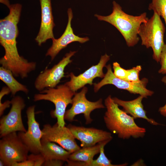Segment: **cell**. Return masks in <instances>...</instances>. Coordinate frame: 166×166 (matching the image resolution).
<instances>
[{"instance_id":"19","label":"cell","mask_w":166,"mask_h":166,"mask_svg":"<svg viewBox=\"0 0 166 166\" xmlns=\"http://www.w3.org/2000/svg\"><path fill=\"white\" fill-rule=\"evenodd\" d=\"M42 148L40 153L45 160H57L66 161L70 153L55 143L41 140Z\"/></svg>"},{"instance_id":"2","label":"cell","mask_w":166,"mask_h":166,"mask_svg":"<svg viewBox=\"0 0 166 166\" xmlns=\"http://www.w3.org/2000/svg\"><path fill=\"white\" fill-rule=\"evenodd\" d=\"M104 104L107 110L104 116V121L107 128L111 132L123 139L144 136L145 128L138 126L132 117L121 109L111 95L105 99Z\"/></svg>"},{"instance_id":"31","label":"cell","mask_w":166,"mask_h":166,"mask_svg":"<svg viewBox=\"0 0 166 166\" xmlns=\"http://www.w3.org/2000/svg\"><path fill=\"white\" fill-rule=\"evenodd\" d=\"M138 163H139V164H138L137 165H143L144 164V163L143 162L142 160H139L136 162L135 163H134L132 165L135 166L136 164Z\"/></svg>"},{"instance_id":"15","label":"cell","mask_w":166,"mask_h":166,"mask_svg":"<svg viewBox=\"0 0 166 166\" xmlns=\"http://www.w3.org/2000/svg\"><path fill=\"white\" fill-rule=\"evenodd\" d=\"M67 13L68 22L64 32L60 38L52 39V44L46 54V56L51 57V61L62 49L66 47L69 44L75 42L83 43L89 40L87 37H80L74 34L71 25L73 17L71 8L68 9Z\"/></svg>"},{"instance_id":"7","label":"cell","mask_w":166,"mask_h":166,"mask_svg":"<svg viewBox=\"0 0 166 166\" xmlns=\"http://www.w3.org/2000/svg\"><path fill=\"white\" fill-rule=\"evenodd\" d=\"M107 71L103 79L97 83L94 84V90L97 92L102 86L108 84L114 85L117 88L125 90L131 93L139 94L144 98L152 96L154 92L146 88L148 79L143 78L139 83H134L120 79L117 77L112 71L110 64L106 65Z\"/></svg>"},{"instance_id":"3","label":"cell","mask_w":166,"mask_h":166,"mask_svg":"<svg viewBox=\"0 0 166 166\" xmlns=\"http://www.w3.org/2000/svg\"><path fill=\"white\" fill-rule=\"evenodd\" d=\"M113 5L112 12L109 15L95 14V16L98 20L106 22L116 27L124 37L128 46H134L140 40L138 33L140 25L148 18L146 13L134 16L124 12L115 1L113 2Z\"/></svg>"},{"instance_id":"18","label":"cell","mask_w":166,"mask_h":166,"mask_svg":"<svg viewBox=\"0 0 166 166\" xmlns=\"http://www.w3.org/2000/svg\"><path fill=\"white\" fill-rule=\"evenodd\" d=\"M144 97L140 95L136 98L131 101H125L114 97L113 99L119 106L122 107L124 110L134 119L142 118L146 120L151 124L157 125L160 124L152 119L149 118L144 110L142 101Z\"/></svg>"},{"instance_id":"8","label":"cell","mask_w":166,"mask_h":166,"mask_svg":"<svg viewBox=\"0 0 166 166\" xmlns=\"http://www.w3.org/2000/svg\"><path fill=\"white\" fill-rule=\"evenodd\" d=\"M87 91V88L84 86L80 92L76 93L72 99L71 108L66 111L64 116L65 120L72 122L74 120V118L77 115L83 114L85 124H89L93 121L90 116L92 111L97 109L105 108L101 98L95 102L88 100L86 97Z\"/></svg>"},{"instance_id":"21","label":"cell","mask_w":166,"mask_h":166,"mask_svg":"<svg viewBox=\"0 0 166 166\" xmlns=\"http://www.w3.org/2000/svg\"><path fill=\"white\" fill-rule=\"evenodd\" d=\"M106 145L104 144L101 146L98 157L93 160L87 166H126L128 165L127 163L119 164H112L111 161L108 159L104 152V147Z\"/></svg>"},{"instance_id":"32","label":"cell","mask_w":166,"mask_h":166,"mask_svg":"<svg viewBox=\"0 0 166 166\" xmlns=\"http://www.w3.org/2000/svg\"><path fill=\"white\" fill-rule=\"evenodd\" d=\"M5 166V164L4 162L2 160L0 159V166Z\"/></svg>"},{"instance_id":"20","label":"cell","mask_w":166,"mask_h":166,"mask_svg":"<svg viewBox=\"0 0 166 166\" xmlns=\"http://www.w3.org/2000/svg\"><path fill=\"white\" fill-rule=\"evenodd\" d=\"M0 79L10 89L12 95L14 96L19 91L26 94L29 92L27 87L18 81L10 70L2 66L0 67Z\"/></svg>"},{"instance_id":"24","label":"cell","mask_w":166,"mask_h":166,"mask_svg":"<svg viewBox=\"0 0 166 166\" xmlns=\"http://www.w3.org/2000/svg\"><path fill=\"white\" fill-rule=\"evenodd\" d=\"M113 68L114 74L117 78L124 81H126L127 71L121 67L120 64L117 62L113 63Z\"/></svg>"},{"instance_id":"26","label":"cell","mask_w":166,"mask_h":166,"mask_svg":"<svg viewBox=\"0 0 166 166\" xmlns=\"http://www.w3.org/2000/svg\"><path fill=\"white\" fill-rule=\"evenodd\" d=\"M27 159L32 160L34 163V166H41L43 165L45 160L41 154L31 153L28 155Z\"/></svg>"},{"instance_id":"28","label":"cell","mask_w":166,"mask_h":166,"mask_svg":"<svg viewBox=\"0 0 166 166\" xmlns=\"http://www.w3.org/2000/svg\"><path fill=\"white\" fill-rule=\"evenodd\" d=\"M12 166H34V163L32 160L27 159L22 162L13 163Z\"/></svg>"},{"instance_id":"4","label":"cell","mask_w":166,"mask_h":166,"mask_svg":"<svg viewBox=\"0 0 166 166\" xmlns=\"http://www.w3.org/2000/svg\"><path fill=\"white\" fill-rule=\"evenodd\" d=\"M165 27L160 16L155 12L150 18L141 24L138 31L141 45L147 48H152L153 58L158 63L160 62L161 51L165 44Z\"/></svg>"},{"instance_id":"11","label":"cell","mask_w":166,"mask_h":166,"mask_svg":"<svg viewBox=\"0 0 166 166\" xmlns=\"http://www.w3.org/2000/svg\"><path fill=\"white\" fill-rule=\"evenodd\" d=\"M35 105L30 106L26 111L28 129L26 132H19V137L31 153H40L42 148L41 140L44 134L39 124L35 118Z\"/></svg>"},{"instance_id":"16","label":"cell","mask_w":166,"mask_h":166,"mask_svg":"<svg viewBox=\"0 0 166 166\" xmlns=\"http://www.w3.org/2000/svg\"><path fill=\"white\" fill-rule=\"evenodd\" d=\"M41 10L40 29L35 40L39 46L50 39L54 38L53 30L55 24L52 14L51 0H39Z\"/></svg>"},{"instance_id":"25","label":"cell","mask_w":166,"mask_h":166,"mask_svg":"<svg viewBox=\"0 0 166 166\" xmlns=\"http://www.w3.org/2000/svg\"><path fill=\"white\" fill-rule=\"evenodd\" d=\"M161 67L159 73L166 75V44H165L162 50L159 62Z\"/></svg>"},{"instance_id":"22","label":"cell","mask_w":166,"mask_h":166,"mask_svg":"<svg viewBox=\"0 0 166 166\" xmlns=\"http://www.w3.org/2000/svg\"><path fill=\"white\" fill-rule=\"evenodd\" d=\"M148 9L153 10L164 20L166 26V0H152Z\"/></svg>"},{"instance_id":"13","label":"cell","mask_w":166,"mask_h":166,"mask_svg":"<svg viewBox=\"0 0 166 166\" xmlns=\"http://www.w3.org/2000/svg\"><path fill=\"white\" fill-rule=\"evenodd\" d=\"M110 57L106 53L101 56L98 64L92 66L77 76H75L72 73H70L69 76L70 79L65 84L76 92L87 84L90 85L94 84L93 81L94 79L97 77L102 78L104 77L105 74L103 72V69L106 66L107 62L110 59Z\"/></svg>"},{"instance_id":"1","label":"cell","mask_w":166,"mask_h":166,"mask_svg":"<svg viewBox=\"0 0 166 166\" xmlns=\"http://www.w3.org/2000/svg\"><path fill=\"white\" fill-rule=\"evenodd\" d=\"M8 15L0 20V43L5 54L0 59L2 66L10 70L14 76L22 79L34 70L36 63L29 62L20 56L18 52L16 38L18 34L17 25L21 15L22 6L19 3L9 4Z\"/></svg>"},{"instance_id":"23","label":"cell","mask_w":166,"mask_h":166,"mask_svg":"<svg viewBox=\"0 0 166 166\" xmlns=\"http://www.w3.org/2000/svg\"><path fill=\"white\" fill-rule=\"evenodd\" d=\"M141 69L142 67L140 65L127 69L126 81L134 83L140 82L141 80L139 78V74Z\"/></svg>"},{"instance_id":"29","label":"cell","mask_w":166,"mask_h":166,"mask_svg":"<svg viewBox=\"0 0 166 166\" xmlns=\"http://www.w3.org/2000/svg\"><path fill=\"white\" fill-rule=\"evenodd\" d=\"M11 101L7 100L4 103H2L0 101V116H2L5 110L10 107L11 105Z\"/></svg>"},{"instance_id":"27","label":"cell","mask_w":166,"mask_h":166,"mask_svg":"<svg viewBox=\"0 0 166 166\" xmlns=\"http://www.w3.org/2000/svg\"><path fill=\"white\" fill-rule=\"evenodd\" d=\"M63 161L57 160H45L43 166H61L64 164Z\"/></svg>"},{"instance_id":"5","label":"cell","mask_w":166,"mask_h":166,"mask_svg":"<svg viewBox=\"0 0 166 166\" xmlns=\"http://www.w3.org/2000/svg\"><path fill=\"white\" fill-rule=\"evenodd\" d=\"M75 93L64 84L57 86L56 88L44 89L34 95V101L43 100L53 103L55 109L51 112V115L57 119L59 126L63 127L65 124L64 116L66 108L68 105L72 104L73 97Z\"/></svg>"},{"instance_id":"10","label":"cell","mask_w":166,"mask_h":166,"mask_svg":"<svg viewBox=\"0 0 166 166\" xmlns=\"http://www.w3.org/2000/svg\"><path fill=\"white\" fill-rule=\"evenodd\" d=\"M11 103L9 112L0 120L1 138L11 132L26 131L22 117V111L26 105L24 100L19 96H14Z\"/></svg>"},{"instance_id":"12","label":"cell","mask_w":166,"mask_h":166,"mask_svg":"<svg viewBox=\"0 0 166 166\" xmlns=\"http://www.w3.org/2000/svg\"><path fill=\"white\" fill-rule=\"evenodd\" d=\"M42 130L44 134L42 140L57 143L70 153L80 148L67 126H59L57 123L52 126L46 124Z\"/></svg>"},{"instance_id":"9","label":"cell","mask_w":166,"mask_h":166,"mask_svg":"<svg viewBox=\"0 0 166 166\" xmlns=\"http://www.w3.org/2000/svg\"><path fill=\"white\" fill-rule=\"evenodd\" d=\"M76 52L70 51L66 53L62 60L52 68L46 69L41 72L34 82L36 89L40 92L47 88H55L61 79L65 77V68L72 62L70 58Z\"/></svg>"},{"instance_id":"30","label":"cell","mask_w":166,"mask_h":166,"mask_svg":"<svg viewBox=\"0 0 166 166\" xmlns=\"http://www.w3.org/2000/svg\"><path fill=\"white\" fill-rule=\"evenodd\" d=\"M161 81L162 82L166 84V76H164L162 78ZM158 111L161 115L166 117V103L163 106L160 107Z\"/></svg>"},{"instance_id":"14","label":"cell","mask_w":166,"mask_h":166,"mask_svg":"<svg viewBox=\"0 0 166 166\" xmlns=\"http://www.w3.org/2000/svg\"><path fill=\"white\" fill-rule=\"evenodd\" d=\"M67 126L75 139L80 142L82 148L94 146L104 141L110 142L113 139L110 132L103 130L77 126L71 124Z\"/></svg>"},{"instance_id":"17","label":"cell","mask_w":166,"mask_h":166,"mask_svg":"<svg viewBox=\"0 0 166 166\" xmlns=\"http://www.w3.org/2000/svg\"><path fill=\"white\" fill-rule=\"evenodd\" d=\"M109 142L104 141L92 146L80 148L70 153L66 165L87 166L93 160L94 156L100 153L101 146L104 144H107Z\"/></svg>"},{"instance_id":"6","label":"cell","mask_w":166,"mask_h":166,"mask_svg":"<svg viewBox=\"0 0 166 166\" xmlns=\"http://www.w3.org/2000/svg\"><path fill=\"white\" fill-rule=\"evenodd\" d=\"M0 140V159L5 166H12L15 163L27 160L29 150L16 132L10 133Z\"/></svg>"}]
</instances>
